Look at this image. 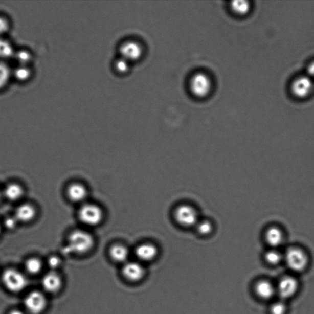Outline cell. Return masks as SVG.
I'll list each match as a JSON object with an SVG mask.
<instances>
[{"mask_svg": "<svg viewBox=\"0 0 314 314\" xmlns=\"http://www.w3.org/2000/svg\"><path fill=\"white\" fill-rule=\"evenodd\" d=\"M95 239L90 233L76 230L70 234L69 238L70 252L79 255L85 254L94 247Z\"/></svg>", "mask_w": 314, "mask_h": 314, "instance_id": "6da1fadb", "label": "cell"}, {"mask_svg": "<svg viewBox=\"0 0 314 314\" xmlns=\"http://www.w3.org/2000/svg\"><path fill=\"white\" fill-rule=\"evenodd\" d=\"M284 261L292 272L301 273L304 272L308 265L309 257L303 249L292 246L286 251Z\"/></svg>", "mask_w": 314, "mask_h": 314, "instance_id": "7a4b0ae2", "label": "cell"}, {"mask_svg": "<svg viewBox=\"0 0 314 314\" xmlns=\"http://www.w3.org/2000/svg\"><path fill=\"white\" fill-rule=\"evenodd\" d=\"M78 217L81 222L85 226L95 227L103 221L104 213L99 206L93 203H85L79 209Z\"/></svg>", "mask_w": 314, "mask_h": 314, "instance_id": "3957f363", "label": "cell"}, {"mask_svg": "<svg viewBox=\"0 0 314 314\" xmlns=\"http://www.w3.org/2000/svg\"><path fill=\"white\" fill-rule=\"evenodd\" d=\"M2 281L6 288L14 293L23 291L27 285L26 277L18 271L12 268L3 272Z\"/></svg>", "mask_w": 314, "mask_h": 314, "instance_id": "277c9868", "label": "cell"}, {"mask_svg": "<svg viewBox=\"0 0 314 314\" xmlns=\"http://www.w3.org/2000/svg\"><path fill=\"white\" fill-rule=\"evenodd\" d=\"M174 217L178 223L184 227H195L199 220L198 211L189 205L178 206L175 210Z\"/></svg>", "mask_w": 314, "mask_h": 314, "instance_id": "5b68a950", "label": "cell"}, {"mask_svg": "<svg viewBox=\"0 0 314 314\" xmlns=\"http://www.w3.org/2000/svg\"><path fill=\"white\" fill-rule=\"evenodd\" d=\"M190 88L195 96L198 98L205 97L211 91V80L204 73H196L190 79Z\"/></svg>", "mask_w": 314, "mask_h": 314, "instance_id": "8992f818", "label": "cell"}, {"mask_svg": "<svg viewBox=\"0 0 314 314\" xmlns=\"http://www.w3.org/2000/svg\"><path fill=\"white\" fill-rule=\"evenodd\" d=\"M298 288L299 284L294 277H283L276 287V294L282 300L290 299L297 294Z\"/></svg>", "mask_w": 314, "mask_h": 314, "instance_id": "52a82bcc", "label": "cell"}, {"mask_svg": "<svg viewBox=\"0 0 314 314\" xmlns=\"http://www.w3.org/2000/svg\"><path fill=\"white\" fill-rule=\"evenodd\" d=\"M24 305L30 313L40 314L47 306V299L41 292L34 291L25 298Z\"/></svg>", "mask_w": 314, "mask_h": 314, "instance_id": "ba28073f", "label": "cell"}, {"mask_svg": "<svg viewBox=\"0 0 314 314\" xmlns=\"http://www.w3.org/2000/svg\"><path fill=\"white\" fill-rule=\"evenodd\" d=\"M313 87L312 79L309 76H303L295 80L291 85V92L295 97L304 98L311 93Z\"/></svg>", "mask_w": 314, "mask_h": 314, "instance_id": "9c48e42d", "label": "cell"}, {"mask_svg": "<svg viewBox=\"0 0 314 314\" xmlns=\"http://www.w3.org/2000/svg\"><path fill=\"white\" fill-rule=\"evenodd\" d=\"M264 238L270 248L278 249L285 241V235L281 228L273 226L265 230Z\"/></svg>", "mask_w": 314, "mask_h": 314, "instance_id": "30bf717a", "label": "cell"}, {"mask_svg": "<svg viewBox=\"0 0 314 314\" xmlns=\"http://www.w3.org/2000/svg\"><path fill=\"white\" fill-rule=\"evenodd\" d=\"M122 274L129 281L138 282L144 278L145 270L139 263L127 262L123 267Z\"/></svg>", "mask_w": 314, "mask_h": 314, "instance_id": "8fae6325", "label": "cell"}, {"mask_svg": "<svg viewBox=\"0 0 314 314\" xmlns=\"http://www.w3.org/2000/svg\"><path fill=\"white\" fill-rule=\"evenodd\" d=\"M120 52L122 57L128 61L137 60L142 54V48L139 43L128 41L125 42L121 46Z\"/></svg>", "mask_w": 314, "mask_h": 314, "instance_id": "7c38bea8", "label": "cell"}, {"mask_svg": "<svg viewBox=\"0 0 314 314\" xmlns=\"http://www.w3.org/2000/svg\"><path fill=\"white\" fill-rule=\"evenodd\" d=\"M67 195L71 201L76 203H85L88 197V190L81 183H73L67 189Z\"/></svg>", "mask_w": 314, "mask_h": 314, "instance_id": "4fadbf2b", "label": "cell"}, {"mask_svg": "<svg viewBox=\"0 0 314 314\" xmlns=\"http://www.w3.org/2000/svg\"><path fill=\"white\" fill-rule=\"evenodd\" d=\"M43 288L51 294L57 293L62 286V280L56 273L49 272L42 279Z\"/></svg>", "mask_w": 314, "mask_h": 314, "instance_id": "5bb4252c", "label": "cell"}, {"mask_svg": "<svg viewBox=\"0 0 314 314\" xmlns=\"http://www.w3.org/2000/svg\"><path fill=\"white\" fill-rule=\"evenodd\" d=\"M255 292L260 299L269 300L276 294V289L272 282L267 280H261L255 284Z\"/></svg>", "mask_w": 314, "mask_h": 314, "instance_id": "9a60e30c", "label": "cell"}, {"mask_svg": "<svg viewBox=\"0 0 314 314\" xmlns=\"http://www.w3.org/2000/svg\"><path fill=\"white\" fill-rule=\"evenodd\" d=\"M36 208L28 203L20 205L15 209L14 216L18 222L29 223L36 216Z\"/></svg>", "mask_w": 314, "mask_h": 314, "instance_id": "2e32d148", "label": "cell"}, {"mask_svg": "<svg viewBox=\"0 0 314 314\" xmlns=\"http://www.w3.org/2000/svg\"><path fill=\"white\" fill-rule=\"evenodd\" d=\"M158 249L150 243H144L138 246L135 254L138 259L148 262L155 259L158 255Z\"/></svg>", "mask_w": 314, "mask_h": 314, "instance_id": "e0dca14e", "label": "cell"}, {"mask_svg": "<svg viewBox=\"0 0 314 314\" xmlns=\"http://www.w3.org/2000/svg\"><path fill=\"white\" fill-rule=\"evenodd\" d=\"M24 190L20 185L11 183L7 185L3 192L5 198L11 201H17L23 198Z\"/></svg>", "mask_w": 314, "mask_h": 314, "instance_id": "ac0fdd59", "label": "cell"}, {"mask_svg": "<svg viewBox=\"0 0 314 314\" xmlns=\"http://www.w3.org/2000/svg\"><path fill=\"white\" fill-rule=\"evenodd\" d=\"M110 256L114 261L118 263H124L129 257V251L127 247L122 244H115L109 251Z\"/></svg>", "mask_w": 314, "mask_h": 314, "instance_id": "d6986e66", "label": "cell"}, {"mask_svg": "<svg viewBox=\"0 0 314 314\" xmlns=\"http://www.w3.org/2000/svg\"><path fill=\"white\" fill-rule=\"evenodd\" d=\"M264 259L270 265L276 266L284 260V254H282L278 249L270 248L264 253Z\"/></svg>", "mask_w": 314, "mask_h": 314, "instance_id": "ffe728a7", "label": "cell"}, {"mask_svg": "<svg viewBox=\"0 0 314 314\" xmlns=\"http://www.w3.org/2000/svg\"><path fill=\"white\" fill-rule=\"evenodd\" d=\"M15 52L10 41L0 37V61H5L14 57Z\"/></svg>", "mask_w": 314, "mask_h": 314, "instance_id": "44dd1931", "label": "cell"}, {"mask_svg": "<svg viewBox=\"0 0 314 314\" xmlns=\"http://www.w3.org/2000/svg\"><path fill=\"white\" fill-rule=\"evenodd\" d=\"M12 70L5 61H0V89L5 88L10 81Z\"/></svg>", "mask_w": 314, "mask_h": 314, "instance_id": "7402d4cb", "label": "cell"}, {"mask_svg": "<svg viewBox=\"0 0 314 314\" xmlns=\"http://www.w3.org/2000/svg\"><path fill=\"white\" fill-rule=\"evenodd\" d=\"M195 228L199 235L203 236L211 235L214 231V225L208 219L199 220Z\"/></svg>", "mask_w": 314, "mask_h": 314, "instance_id": "603a6c76", "label": "cell"}, {"mask_svg": "<svg viewBox=\"0 0 314 314\" xmlns=\"http://www.w3.org/2000/svg\"><path fill=\"white\" fill-rule=\"evenodd\" d=\"M231 8L235 14L244 15L247 14L251 9L250 3L247 1H234L231 4Z\"/></svg>", "mask_w": 314, "mask_h": 314, "instance_id": "cb8c5ba5", "label": "cell"}, {"mask_svg": "<svg viewBox=\"0 0 314 314\" xmlns=\"http://www.w3.org/2000/svg\"><path fill=\"white\" fill-rule=\"evenodd\" d=\"M25 267L28 273L31 275H36L41 272L42 267L41 261L38 258L32 257L26 261Z\"/></svg>", "mask_w": 314, "mask_h": 314, "instance_id": "d4e9b609", "label": "cell"}, {"mask_svg": "<svg viewBox=\"0 0 314 314\" xmlns=\"http://www.w3.org/2000/svg\"><path fill=\"white\" fill-rule=\"evenodd\" d=\"M32 72L29 66L18 65L14 70H12V75L18 81H27L30 78Z\"/></svg>", "mask_w": 314, "mask_h": 314, "instance_id": "484cf974", "label": "cell"}, {"mask_svg": "<svg viewBox=\"0 0 314 314\" xmlns=\"http://www.w3.org/2000/svg\"><path fill=\"white\" fill-rule=\"evenodd\" d=\"M14 57L17 61L18 65L29 66L32 60V54L26 50H20L15 52Z\"/></svg>", "mask_w": 314, "mask_h": 314, "instance_id": "4316f807", "label": "cell"}, {"mask_svg": "<svg viewBox=\"0 0 314 314\" xmlns=\"http://www.w3.org/2000/svg\"><path fill=\"white\" fill-rule=\"evenodd\" d=\"M287 311V305L283 301L274 303L270 307L271 314H285Z\"/></svg>", "mask_w": 314, "mask_h": 314, "instance_id": "83f0119b", "label": "cell"}, {"mask_svg": "<svg viewBox=\"0 0 314 314\" xmlns=\"http://www.w3.org/2000/svg\"><path fill=\"white\" fill-rule=\"evenodd\" d=\"M18 223V221L17 218L15 217L14 215H12V216H9L5 218L4 226L6 229L12 230L16 228Z\"/></svg>", "mask_w": 314, "mask_h": 314, "instance_id": "f1b7e54d", "label": "cell"}, {"mask_svg": "<svg viewBox=\"0 0 314 314\" xmlns=\"http://www.w3.org/2000/svg\"><path fill=\"white\" fill-rule=\"evenodd\" d=\"M128 62L129 61L124 58H119L116 62V69L120 72H125L128 69Z\"/></svg>", "mask_w": 314, "mask_h": 314, "instance_id": "f546056e", "label": "cell"}, {"mask_svg": "<svg viewBox=\"0 0 314 314\" xmlns=\"http://www.w3.org/2000/svg\"><path fill=\"white\" fill-rule=\"evenodd\" d=\"M9 23L7 18L3 16H0V36L8 32L9 29Z\"/></svg>", "mask_w": 314, "mask_h": 314, "instance_id": "4dcf8cb0", "label": "cell"}, {"mask_svg": "<svg viewBox=\"0 0 314 314\" xmlns=\"http://www.w3.org/2000/svg\"><path fill=\"white\" fill-rule=\"evenodd\" d=\"M60 258L56 256H51L49 258L48 260V266L52 270L57 268L60 265Z\"/></svg>", "mask_w": 314, "mask_h": 314, "instance_id": "1f68e13d", "label": "cell"}, {"mask_svg": "<svg viewBox=\"0 0 314 314\" xmlns=\"http://www.w3.org/2000/svg\"><path fill=\"white\" fill-rule=\"evenodd\" d=\"M307 76H309L310 78L314 79V61H312L311 63L309 64V65L307 66Z\"/></svg>", "mask_w": 314, "mask_h": 314, "instance_id": "d6a6232c", "label": "cell"}, {"mask_svg": "<svg viewBox=\"0 0 314 314\" xmlns=\"http://www.w3.org/2000/svg\"><path fill=\"white\" fill-rule=\"evenodd\" d=\"M9 314H24V313L21 311V310L15 309L11 310V311L9 312Z\"/></svg>", "mask_w": 314, "mask_h": 314, "instance_id": "836d02e7", "label": "cell"}, {"mask_svg": "<svg viewBox=\"0 0 314 314\" xmlns=\"http://www.w3.org/2000/svg\"><path fill=\"white\" fill-rule=\"evenodd\" d=\"M2 194L3 193L1 192V190H0V199L2 198Z\"/></svg>", "mask_w": 314, "mask_h": 314, "instance_id": "e575fe53", "label": "cell"}, {"mask_svg": "<svg viewBox=\"0 0 314 314\" xmlns=\"http://www.w3.org/2000/svg\"><path fill=\"white\" fill-rule=\"evenodd\" d=\"M2 233V226H1V224H0V234H1Z\"/></svg>", "mask_w": 314, "mask_h": 314, "instance_id": "d590c367", "label": "cell"}]
</instances>
